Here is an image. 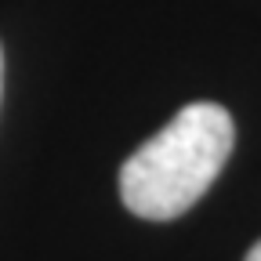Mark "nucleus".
I'll use <instances>...</instances> for the list:
<instances>
[{
	"mask_svg": "<svg viewBox=\"0 0 261 261\" xmlns=\"http://www.w3.org/2000/svg\"><path fill=\"white\" fill-rule=\"evenodd\" d=\"M247 261H261V240L250 247V254H247Z\"/></svg>",
	"mask_w": 261,
	"mask_h": 261,
	"instance_id": "2",
	"label": "nucleus"
},
{
	"mask_svg": "<svg viewBox=\"0 0 261 261\" xmlns=\"http://www.w3.org/2000/svg\"><path fill=\"white\" fill-rule=\"evenodd\" d=\"M0 84H4V55H0Z\"/></svg>",
	"mask_w": 261,
	"mask_h": 261,
	"instance_id": "3",
	"label": "nucleus"
},
{
	"mask_svg": "<svg viewBox=\"0 0 261 261\" xmlns=\"http://www.w3.org/2000/svg\"><path fill=\"white\" fill-rule=\"evenodd\" d=\"M232 142L236 127L221 106H185L120 167V196L127 211L149 221H171L185 214L221 174Z\"/></svg>",
	"mask_w": 261,
	"mask_h": 261,
	"instance_id": "1",
	"label": "nucleus"
}]
</instances>
